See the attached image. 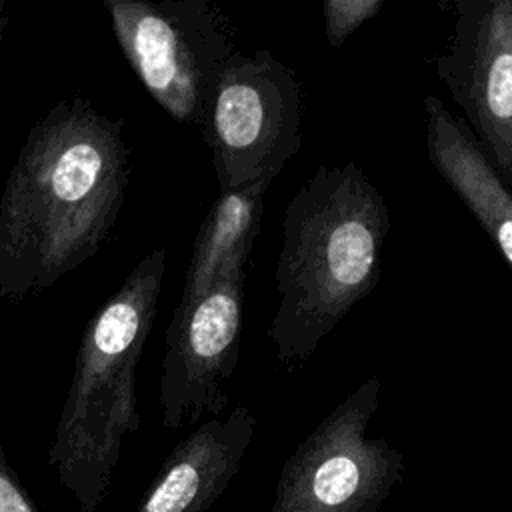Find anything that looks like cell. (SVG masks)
Wrapping results in <instances>:
<instances>
[{
	"label": "cell",
	"instance_id": "obj_1",
	"mask_svg": "<svg viewBox=\"0 0 512 512\" xmlns=\"http://www.w3.org/2000/svg\"><path fill=\"white\" fill-rule=\"evenodd\" d=\"M130 182L124 120L60 100L22 142L0 198V298L48 290L96 256Z\"/></svg>",
	"mask_w": 512,
	"mask_h": 512
},
{
	"label": "cell",
	"instance_id": "obj_2",
	"mask_svg": "<svg viewBox=\"0 0 512 512\" xmlns=\"http://www.w3.org/2000/svg\"><path fill=\"white\" fill-rule=\"evenodd\" d=\"M388 230L386 200L354 160L320 166L292 196L274 270L280 302L268 328L282 366L308 360L374 290Z\"/></svg>",
	"mask_w": 512,
	"mask_h": 512
},
{
	"label": "cell",
	"instance_id": "obj_3",
	"mask_svg": "<svg viewBox=\"0 0 512 512\" xmlns=\"http://www.w3.org/2000/svg\"><path fill=\"white\" fill-rule=\"evenodd\" d=\"M164 272L166 248H156L136 262L84 326L48 450V464L74 496L78 512H98L124 436L140 430L136 370L154 324Z\"/></svg>",
	"mask_w": 512,
	"mask_h": 512
},
{
	"label": "cell",
	"instance_id": "obj_4",
	"mask_svg": "<svg viewBox=\"0 0 512 512\" xmlns=\"http://www.w3.org/2000/svg\"><path fill=\"white\" fill-rule=\"evenodd\" d=\"M114 38L140 84L176 122L202 126L236 30L210 0H104Z\"/></svg>",
	"mask_w": 512,
	"mask_h": 512
},
{
	"label": "cell",
	"instance_id": "obj_5",
	"mask_svg": "<svg viewBox=\"0 0 512 512\" xmlns=\"http://www.w3.org/2000/svg\"><path fill=\"white\" fill-rule=\"evenodd\" d=\"M220 192L272 184L302 148V88L270 50L234 52L220 70L200 126Z\"/></svg>",
	"mask_w": 512,
	"mask_h": 512
},
{
	"label": "cell",
	"instance_id": "obj_6",
	"mask_svg": "<svg viewBox=\"0 0 512 512\" xmlns=\"http://www.w3.org/2000/svg\"><path fill=\"white\" fill-rule=\"evenodd\" d=\"M380 380L368 378L330 410L284 460L270 512H378L406 464L386 438H370Z\"/></svg>",
	"mask_w": 512,
	"mask_h": 512
},
{
	"label": "cell",
	"instance_id": "obj_7",
	"mask_svg": "<svg viewBox=\"0 0 512 512\" xmlns=\"http://www.w3.org/2000/svg\"><path fill=\"white\" fill-rule=\"evenodd\" d=\"M246 268L218 280L186 308H174L166 328V352L158 388L160 422L180 430L204 414L218 418L230 398L242 340Z\"/></svg>",
	"mask_w": 512,
	"mask_h": 512
},
{
	"label": "cell",
	"instance_id": "obj_8",
	"mask_svg": "<svg viewBox=\"0 0 512 512\" xmlns=\"http://www.w3.org/2000/svg\"><path fill=\"white\" fill-rule=\"evenodd\" d=\"M454 32L432 58L502 180L512 184V0H454Z\"/></svg>",
	"mask_w": 512,
	"mask_h": 512
},
{
	"label": "cell",
	"instance_id": "obj_9",
	"mask_svg": "<svg viewBox=\"0 0 512 512\" xmlns=\"http://www.w3.org/2000/svg\"><path fill=\"white\" fill-rule=\"evenodd\" d=\"M256 424L248 406L200 424L168 452L134 512H208L240 472Z\"/></svg>",
	"mask_w": 512,
	"mask_h": 512
},
{
	"label": "cell",
	"instance_id": "obj_10",
	"mask_svg": "<svg viewBox=\"0 0 512 512\" xmlns=\"http://www.w3.org/2000/svg\"><path fill=\"white\" fill-rule=\"evenodd\" d=\"M430 164L486 232L504 264L512 266V194L462 116L438 96H424Z\"/></svg>",
	"mask_w": 512,
	"mask_h": 512
},
{
	"label": "cell",
	"instance_id": "obj_11",
	"mask_svg": "<svg viewBox=\"0 0 512 512\" xmlns=\"http://www.w3.org/2000/svg\"><path fill=\"white\" fill-rule=\"evenodd\" d=\"M268 188L270 184L262 182L220 192L196 232L178 308L196 302L234 270L248 268L254 242L260 234L264 194Z\"/></svg>",
	"mask_w": 512,
	"mask_h": 512
},
{
	"label": "cell",
	"instance_id": "obj_12",
	"mask_svg": "<svg viewBox=\"0 0 512 512\" xmlns=\"http://www.w3.org/2000/svg\"><path fill=\"white\" fill-rule=\"evenodd\" d=\"M384 8V0H326L322 4L324 36L330 48H340L352 32L372 20Z\"/></svg>",
	"mask_w": 512,
	"mask_h": 512
},
{
	"label": "cell",
	"instance_id": "obj_13",
	"mask_svg": "<svg viewBox=\"0 0 512 512\" xmlns=\"http://www.w3.org/2000/svg\"><path fill=\"white\" fill-rule=\"evenodd\" d=\"M0 512H42L0 446Z\"/></svg>",
	"mask_w": 512,
	"mask_h": 512
},
{
	"label": "cell",
	"instance_id": "obj_14",
	"mask_svg": "<svg viewBox=\"0 0 512 512\" xmlns=\"http://www.w3.org/2000/svg\"><path fill=\"white\" fill-rule=\"evenodd\" d=\"M8 20H10V16H8V6H6L4 2H0V42H2V38H4V30H6V26H8Z\"/></svg>",
	"mask_w": 512,
	"mask_h": 512
}]
</instances>
